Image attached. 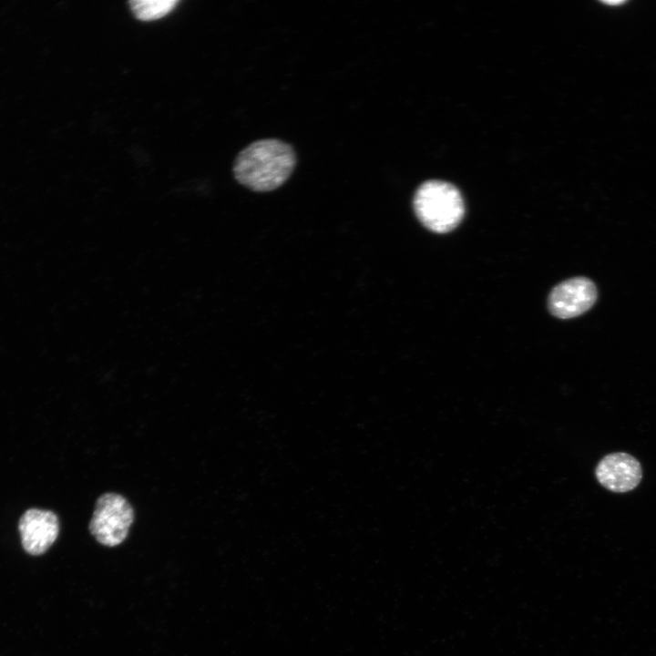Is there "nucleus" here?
<instances>
[{
    "instance_id": "39448f33",
    "label": "nucleus",
    "mask_w": 656,
    "mask_h": 656,
    "mask_svg": "<svg viewBox=\"0 0 656 656\" xmlns=\"http://www.w3.org/2000/svg\"><path fill=\"white\" fill-rule=\"evenodd\" d=\"M595 474L601 486L615 493L634 489L642 477L640 462L623 452L604 456L597 465Z\"/></svg>"
},
{
    "instance_id": "20e7f679",
    "label": "nucleus",
    "mask_w": 656,
    "mask_h": 656,
    "mask_svg": "<svg viewBox=\"0 0 656 656\" xmlns=\"http://www.w3.org/2000/svg\"><path fill=\"white\" fill-rule=\"evenodd\" d=\"M595 283L586 277H574L556 285L548 299L550 313L559 319H570L589 311L596 302Z\"/></svg>"
},
{
    "instance_id": "7ed1b4c3",
    "label": "nucleus",
    "mask_w": 656,
    "mask_h": 656,
    "mask_svg": "<svg viewBox=\"0 0 656 656\" xmlns=\"http://www.w3.org/2000/svg\"><path fill=\"white\" fill-rule=\"evenodd\" d=\"M133 519V508L124 497L105 493L96 501L89 530L101 545L116 547L126 539Z\"/></svg>"
},
{
    "instance_id": "423d86ee",
    "label": "nucleus",
    "mask_w": 656,
    "mask_h": 656,
    "mask_svg": "<svg viewBox=\"0 0 656 656\" xmlns=\"http://www.w3.org/2000/svg\"><path fill=\"white\" fill-rule=\"evenodd\" d=\"M18 528L24 549L31 555H40L56 539L59 523L53 512L32 508L21 517Z\"/></svg>"
},
{
    "instance_id": "0eeeda50",
    "label": "nucleus",
    "mask_w": 656,
    "mask_h": 656,
    "mask_svg": "<svg viewBox=\"0 0 656 656\" xmlns=\"http://www.w3.org/2000/svg\"><path fill=\"white\" fill-rule=\"evenodd\" d=\"M177 0H132L128 4L133 15L140 21H152L170 13Z\"/></svg>"
},
{
    "instance_id": "f257e3e1",
    "label": "nucleus",
    "mask_w": 656,
    "mask_h": 656,
    "mask_svg": "<svg viewBox=\"0 0 656 656\" xmlns=\"http://www.w3.org/2000/svg\"><path fill=\"white\" fill-rule=\"evenodd\" d=\"M296 164L291 145L273 138L260 139L239 152L233 163L235 179L244 187L259 192L282 186Z\"/></svg>"
},
{
    "instance_id": "f03ea898",
    "label": "nucleus",
    "mask_w": 656,
    "mask_h": 656,
    "mask_svg": "<svg viewBox=\"0 0 656 656\" xmlns=\"http://www.w3.org/2000/svg\"><path fill=\"white\" fill-rule=\"evenodd\" d=\"M413 206L419 221L436 233L455 230L465 215V203L458 189L442 180H427L416 190Z\"/></svg>"
}]
</instances>
